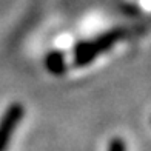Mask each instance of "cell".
<instances>
[{
  "mask_svg": "<svg viewBox=\"0 0 151 151\" xmlns=\"http://www.w3.org/2000/svg\"><path fill=\"white\" fill-rule=\"evenodd\" d=\"M128 37V29L125 28H113L91 40H80L73 48V65L76 68H83L91 65L93 62L102 54L108 52L114 45Z\"/></svg>",
  "mask_w": 151,
  "mask_h": 151,
  "instance_id": "cell-1",
  "label": "cell"
},
{
  "mask_svg": "<svg viewBox=\"0 0 151 151\" xmlns=\"http://www.w3.org/2000/svg\"><path fill=\"white\" fill-rule=\"evenodd\" d=\"M25 117V106L20 102L8 105L0 117V151H8L14 133Z\"/></svg>",
  "mask_w": 151,
  "mask_h": 151,
  "instance_id": "cell-2",
  "label": "cell"
},
{
  "mask_svg": "<svg viewBox=\"0 0 151 151\" xmlns=\"http://www.w3.org/2000/svg\"><path fill=\"white\" fill-rule=\"evenodd\" d=\"M45 68L46 71L52 74V76H57V77H60V76H63L68 70V63H66V57L65 54L62 52L60 50H52L50 51L45 56Z\"/></svg>",
  "mask_w": 151,
  "mask_h": 151,
  "instance_id": "cell-3",
  "label": "cell"
},
{
  "mask_svg": "<svg viewBox=\"0 0 151 151\" xmlns=\"http://www.w3.org/2000/svg\"><path fill=\"white\" fill-rule=\"evenodd\" d=\"M106 151H128V145H127L125 139L116 136V137H113V139H109Z\"/></svg>",
  "mask_w": 151,
  "mask_h": 151,
  "instance_id": "cell-4",
  "label": "cell"
},
{
  "mask_svg": "<svg viewBox=\"0 0 151 151\" xmlns=\"http://www.w3.org/2000/svg\"><path fill=\"white\" fill-rule=\"evenodd\" d=\"M122 12L123 14H127V16H139V12H140V8L139 6H136V5H133V3H123L122 5Z\"/></svg>",
  "mask_w": 151,
  "mask_h": 151,
  "instance_id": "cell-5",
  "label": "cell"
}]
</instances>
